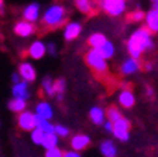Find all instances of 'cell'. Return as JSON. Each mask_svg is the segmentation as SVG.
<instances>
[{
    "instance_id": "obj_4",
    "label": "cell",
    "mask_w": 158,
    "mask_h": 157,
    "mask_svg": "<svg viewBox=\"0 0 158 157\" xmlns=\"http://www.w3.org/2000/svg\"><path fill=\"white\" fill-rule=\"evenodd\" d=\"M99 9L110 17H120L126 11V0H99Z\"/></svg>"
},
{
    "instance_id": "obj_8",
    "label": "cell",
    "mask_w": 158,
    "mask_h": 157,
    "mask_svg": "<svg viewBox=\"0 0 158 157\" xmlns=\"http://www.w3.org/2000/svg\"><path fill=\"white\" fill-rule=\"evenodd\" d=\"M13 31L16 36L21 37V38H27V37H31L34 33L37 31L35 26L31 23H28V21H17L16 24H14L13 27Z\"/></svg>"
},
{
    "instance_id": "obj_2",
    "label": "cell",
    "mask_w": 158,
    "mask_h": 157,
    "mask_svg": "<svg viewBox=\"0 0 158 157\" xmlns=\"http://www.w3.org/2000/svg\"><path fill=\"white\" fill-rule=\"evenodd\" d=\"M68 21V9L64 4L55 3L45 10L41 19V26L45 30H56Z\"/></svg>"
},
{
    "instance_id": "obj_12",
    "label": "cell",
    "mask_w": 158,
    "mask_h": 157,
    "mask_svg": "<svg viewBox=\"0 0 158 157\" xmlns=\"http://www.w3.org/2000/svg\"><path fill=\"white\" fill-rule=\"evenodd\" d=\"M40 17V4L38 3H30L28 6L24 7L23 10V19L24 21L34 24L35 21H38Z\"/></svg>"
},
{
    "instance_id": "obj_35",
    "label": "cell",
    "mask_w": 158,
    "mask_h": 157,
    "mask_svg": "<svg viewBox=\"0 0 158 157\" xmlns=\"http://www.w3.org/2000/svg\"><path fill=\"white\" fill-rule=\"evenodd\" d=\"M11 82H13L14 85L19 84V82H21V78H20L19 74H13V75H11Z\"/></svg>"
},
{
    "instance_id": "obj_33",
    "label": "cell",
    "mask_w": 158,
    "mask_h": 157,
    "mask_svg": "<svg viewBox=\"0 0 158 157\" xmlns=\"http://www.w3.org/2000/svg\"><path fill=\"white\" fill-rule=\"evenodd\" d=\"M62 157H81V154H79L78 151L68 150V151H64V156Z\"/></svg>"
},
{
    "instance_id": "obj_27",
    "label": "cell",
    "mask_w": 158,
    "mask_h": 157,
    "mask_svg": "<svg viewBox=\"0 0 158 157\" xmlns=\"http://www.w3.org/2000/svg\"><path fill=\"white\" fill-rule=\"evenodd\" d=\"M66 89V82L64 78H58L56 81H54V91H55V96L62 95L64 96V92Z\"/></svg>"
},
{
    "instance_id": "obj_18",
    "label": "cell",
    "mask_w": 158,
    "mask_h": 157,
    "mask_svg": "<svg viewBox=\"0 0 158 157\" xmlns=\"http://www.w3.org/2000/svg\"><path fill=\"white\" fill-rule=\"evenodd\" d=\"M145 27H147L151 33H158V11L155 9L150 10L145 14Z\"/></svg>"
},
{
    "instance_id": "obj_19",
    "label": "cell",
    "mask_w": 158,
    "mask_h": 157,
    "mask_svg": "<svg viewBox=\"0 0 158 157\" xmlns=\"http://www.w3.org/2000/svg\"><path fill=\"white\" fill-rule=\"evenodd\" d=\"M35 115L40 116V118L45 119V120H49L54 116V111L48 102H40L35 106Z\"/></svg>"
},
{
    "instance_id": "obj_38",
    "label": "cell",
    "mask_w": 158,
    "mask_h": 157,
    "mask_svg": "<svg viewBox=\"0 0 158 157\" xmlns=\"http://www.w3.org/2000/svg\"><path fill=\"white\" fill-rule=\"evenodd\" d=\"M0 13H4V0H0Z\"/></svg>"
},
{
    "instance_id": "obj_37",
    "label": "cell",
    "mask_w": 158,
    "mask_h": 157,
    "mask_svg": "<svg viewBox=\"0 0 158 157\" xmlns=\"http://www.w3.org/2000/svg\"><path fill=\"white\" fill-rule=\"evenodd\" d=\"M144 69H145V71H151V69H152V64L145 62V64H144Z\"/></svg>"
},
{
    "instance_id": "obj_11",
    "label": "cell",
    "mask_w": 158,
    "mask_h": 157,
    "mask_svg": "<svg viewBox=\"0 0 158 157\" xmlns=\"http://www.w3.org/2000/svg\"><path fill=\"white\" fill-rule=\"evenodd\" d=\"M45 52H47L45 44H44L43 41L37 40V41L31 43V46L28 47V50L26 51V54H27L26 57H31L33 59H41L45 55Z\"/></svg>"
},
{
    "instance_id": "obj_34",
    "label": "cell",
    "mask_w": 158,
    "mask_h": 157,
    "mask_svg": "<svg viewBox=\"0 0 158 157\" xmlns=\"http://www.w3.org/2000/svg\"><path fill=\"white\" fill-rule=\"evenodd\" d=\"M103 126H105V130L106 132H109V133H112L113 132V123L112 122H105V123H103Z\"/></svg>"
},
{
    "instance_id": "obj_24",
    "label": "cell",
    "mask_w": 158,
    "mask_h": 157,
    "mask_svg": "<svg viewBox=\"0 0 158 157\" xmlns=\"http://www.w3.org/2000/svg\"><path fill=\"white\" fill-rule=\"evenodd\" d=\"M105 113H106V118H107V120L112 122V123H114V122H117L118 119L123 118L122 112H120V109H118L116 105H110V106H109V108L105 111Z\"/></svg>"
},
{
    "instance_id": "obj_36",
    "label": "cell",
    "mask_w": 158,
    "mask_h": 157,
    "mask_svg": "<svg viewBox=\"0 0 158 157\" xmlns=\"http://www.w3.org/2000/svg\"><path fill=\"white\" fill-rule=\"evenodd\" d=\"M145 94H147V95H150V96L154 95V92H152V88H151V86H147V88H145Z\"/></svg>"
},
{
    "instance_id": "obj_5",
    "label": "cell",
    "mask_w": 158,
    "mask_h": 157,
    "mask_svg": "<svg viewBox=\"0 0 158 157\" xmlns=\"http://www.w3.org/2000/svg\"><path fill=\"white\" fill-rule=\"evenodd\" d=\"M130 128H131V123L130 120L126 118L118 119L117 122L113 123V132L114 137L120 142H128L130 139Z\"/></svg>"
},
{
    "instance_id": "obj_3",
    "label": "cell",
    "mask_w": 158,
    "mask_h": 157,
    "mask_svg": "<svg viewBox=\"0 0 158 157\" xmlns=\"http://www.w3.org/2000/svg\"><path fill=\"white\" fill-rule=\"evenodd\" d=\"M83 58H85L86 65L90 68V71L95 74L96 78L102 79V81H107V79L110 78L107 61L99 55L96 50L89 48L88 51L85 52V57H83Z\"/></svg>"
},
{
    "instance_id": "obj_26",
    "label": "cell",
    "mask_w": 158,
    "mask_h": 157,
    "mask_svg": "<svg viewBox=\"0 0 158 157\" xmlns=\"http://www.w3.org/2000/svg\"><path fill=\"white\" fill-rule=\"evenodd\" d=\"M41 89L45 92V95L49 98H54L55 96V91H54V81L51 79V76H45L41 82Z\"/></svg>"
},
{
    "instance_id": "obj_31",
    "label": "cell",
    "mask_w": 158,
    "mask_h": 157,
    "mask_svg": "<svg viewBox=\"0 0 158 157\" xmlns=\"http://www.w3.org/2000/svg\"><path fill=\"white\" fill-rule=\"evenodd\" d=\"M64 151L59 147H54V149H48L45 151V157H62Z\"/></svg>"
},
{
    "instance_id": "obj_13",
    "label": "cell",
    "mask_w": 158,
    "mask_h": 157,
    "mask_svg": "<svg viewBox=\"0 0 158 157\" xmlns=\"http://www.w3.org/2000/svg\"><path fill=\"white\" fill-rule=\"evenodd\" d=\"M118 103L122 105V108L124 109H131L135 105V96L130 89H123L117 96Z\"/></svg>"
},
{
    "instance_id": "obj_23",
    "label": "cell",
    "mask_w": 158,
    "mask_h": 157,
    "mask_svg": "<svg viewBox=\"0 0 158 157\" xmlns=\"http://www.w3.org/2000/svg\"><path fill=\"white\" fill-rule=\"evenodd\" d=\"M9 109L14 113H21V112L27 111V101H21V99H16L13 98L11 101H9L7 103Z\"/></svg>"
},
{
    "instance_id": "obj_16",
    "label": "cell",
    "mask_w": 158,
    "mask_h": 157,
    "mask_svg": "<svg viewBox=\"0 0 158 157\" xmlns=\"http://www.w3.org/2000/svg\"><path fill=\"white\" fill-rule=\"evenodd\" d=\"M11 94H13V98L21 99V101H27V99L30 98L28 84L24 82V81H21V82H19V84H16V85H13Z\"/></svg>"
},
{
    "instance_id": "obj_10",
    "label": "cell",
    "mask_w": 158,
    "mask_h": 157,
    "mask_svg": "<svg viewBox=\"0 0 158 157\" xmlns=\"http://www.w3.org/2000/svg\"><path fill=\"white\" fill-rule=\"evenodd\" d=\"M82 33V24L78 21H72V23H66L65 28H64V38L65 41H73L79 37V34Z\"/></svg>"
},
{
    "instance_id": "obj_30",
    "label": "cell",
    "mask_w": 158,
    "mask_h": 157,
    "mask_svg": "<svg viewBox=\"0 0 158 157\" xmlns=\"http://www.w3.org/2000/svg\"><path fill=\"white\" fill-rule=\"evenodd\" d=\"M54 133L56 136H59V137H66L69 134V129L66 126H64V124H55L54 126Z\"/></svg>"
},
{
    "instance_id": "obj_28",
    "label": "cell",
    "mask_w": 158,
    "mask_h": 157,
    "mask_svg": "<svg viewBox=\"0 0 158 157\" xmlns=\"http://www.w3.org/2000/svg\"><path fill=\"white\" fill-rule=\"evenodd\" d=\"M44 136H45V133L37 128L34 129V130H31V140H33V143H35V144H40V146H41V143H43V140H44Z\"/></svg>"
},
{
    "instance_id": "obj_14",
    "label": "cell",
    "mask_w": 158,
    "mask_h": 157,
    "mask_svg": "<svg viewBox=\"0 0 158 157\" xmlns=\"http://www.w3.org/2000/svg\"><path fill=\"white\" fill-rule=\"evenodd\" d=\"M141 69V64L138 59L134 58H127L120 67V72L122 75H131V74H135L137 71Z\"/></svg>"
},
{
    "instance_id": "obj_29",
    "label": "cell",
    "mask_w": 158,
    "mask_h": 157,
    "mask_svg": "<svg viewBox=\"0 0 158 157\" xmlns=\"http://www.w3.org/2000/svg\"><path fill=\"white\" fill-rule=\"evenodd\" d=\"M145 19V13L143 10H134L131 14H128V20L133 21V23H138V21H143Z\"/></svg>"
},
{
    "instance_id": "obj_9",
    "label": "cell",
    "mask_w": 158,
    "mask_h": 157,
    "mask_svg": "<svg viewBox=\"0 0 158 157\" xmlns=\"http://www.w3.org/2000/svg\"><path fill=\"white\" fill-rule=\"evenodd\" d=\"M75 7L81 11V13L86 14V16H93L98 11L99 6L95 0H73Z\"/></svg>"
},
{
    "instance_id": "obj_39",
    "label": "cell",
    "mask_w": 158,
    "mask_h": 157,
    "mask_svg": "<svg viewBox=\"0 0 158 157\" xmlns=\"http://www.w3.org/2000/svg\"><path fill=\"white\" fill-rule=\"evenodd\" d=\"M152 2H158V0H152Z\"/></svg>"
},
{
    "instance_id": "obj_22",
    "label": "cell",
    "mask_w": 158,
    "mask_h": 157,
    "mask_svg": "<svg viewBox=\"0 0 158 157\" xmlns=\"http://www.w3.org/2000/svg\"><path fill=\"white\" fill-rule=\"evenodd\" d=\"M96 51H98V54L102 57L103 59H106V61H107V59L113 58V55H114V51H116V50H114V46H113L110 41H106V43L103 44V46L99 47Z\"/></svg>"
},
{
    "instance_id": "obj_1",
    "label": "cell",
    "mask_w": 158,
    "mask_h": 157,
    "mask_svg": "<svg viewBox=\"0 0 158 157\" xmlns=\"http://www.w3.org/2000/svg\"><path fill=\"white\" fill-rule=\"evenodd\" d=\"M152 48H154V43L151 38V31L145 26L137 28L127 40V52L130 58L140 59L143 52Z\"/></svg>"
},
{
    "instance_id": "obj_25",
    "label": "cell",
    "mask_w": 158,
    "mask_h": 157,
    "mask_svg": "<svg viewBox=\"0 0 158 157\" xmlns=\"http://www.w3.org/2000/svg\"><path fill=\"white\" fill-rule=\"evenodd\" d=\"M41 146H43L45 150H48V149H54V147H58V136H56L55 133L45 134V136H44L43 143H41Z\"/></svg>"
},
{
    "instance_id": "obj_20",
    "label": "cell",
    "mask_w": 158,
    "mask_h": 157,
    "mask_svg": "<svg viewBox=\"0 0 158 157\" xmlns=\"http://www.w3.org/2000/svg\"><path fill=\"white\" fill-rule=\"evenodd\" d=\"M106 41H107V38H106L105 34H102V33H95V34H92V36L88 37V40H86V44H88L89 48L98 50L99 47L103 46Z\"/></svg>"
},
{
    "instance_id": "obj_6",
    "label": "cell",
    "mask_w": 158,
    "mask_h": 157,
    "mask_svg": "<svg viewBox=\"0 0 158 157\" xmlns=\"http://www.w3.org/2000/svg\"><path fill=\"white\" fill-rule=\"evenodd\" d=\"M17 126L24 132H31L35 129V113L24 111L17 116Z\"/></svg>"
},
{
    "instance_id": "obj_7",
    "label": "cell",
    "mask_w": 158,
    "mask_h": 157,
    "mask_svg": "<svg viewBox=\"0 0 158 157\" xmlns=\"http://www.w3.org/2000/svg\"><path fill=\"white\" fill-rule=\"evenodd\" d=\"M19 75L20 78H21V81L27 82V84H30V82H35L37 79V71L34 69V67L30 64V62H21L19 65Z\"/></svg>"
},
{
    "instance_id": "obj_15",
    "label": "cell",
    "mask_w": 158,
    "mask_h": 157,
    "mask_svg": "<svg viewBox=\"0 0 158 157\" xmlns=\"http://www.w3.org/2000/svg\"><path fill=\"white\" fill-rule=\"evenodd\" d=\"M90 144V137L86 136V134H75L72 139H71V147H72L73 151H81L85 150Z\"/></svg>"
},
{
    "instance_id": "obj_21",
    "label": "cell",
    "mask_w": 158,
    "mask_h": 157,
    "mask_svg": "<svg viewBox=\"0 0 158 157\" xmlns=\"http://www.w3.org/2000/svg\"><path fill=\"white\" fill-rule=\"evenodd\" d=\"M100 153L105 157H116L117 156V147L112 140H103L100 143Z\"/></svg>"
},
{
    "instance_id": "obj_17",
    "label": "cell",
    "mask_w": 158,
    "mask_h": 157,
    "mask_svg": "<svg viewBox=\"0 0 158 157\" xmlns=\"http://www.w3.org/2000/svg\"><path fill=\"white\" fill-rule=\"evenodd\" d=\"M89 118H90V120H92L95 124L102 126V124L106 122L105 109L100 108V106H93V108H90V111H89Z\"/></svg>"
},
{
    "instance_id": "obj_32",
    "label": "cell",
    "mask_w": 158,
    "mask_h": 157,
    "mask_svg": "<svg viewBox=\"0 0 158 157\" xmlns=\"http://www.w3.org/2000/svg\"><path fill=\"white\" fill-rule=\"evenodd\" d=\"M45 50H47V52H48L49 55H52V57L56 55V46L54 43H48V44H47Z\"/></svg>"
}]
</instances>
